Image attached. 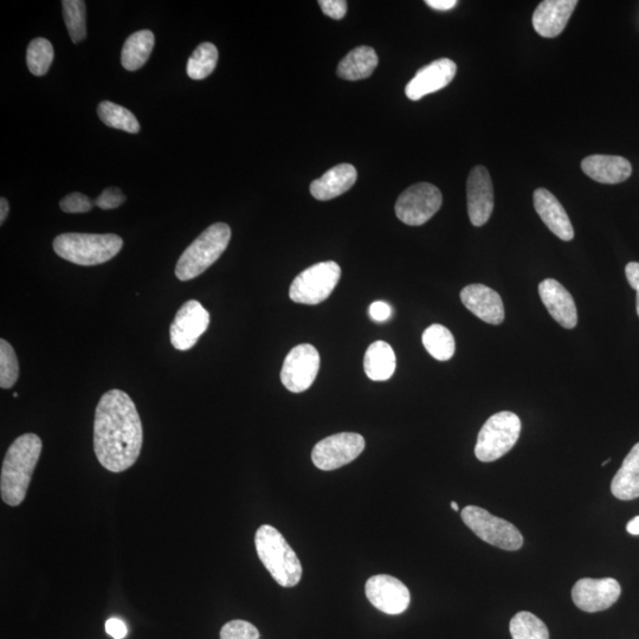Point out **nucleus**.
Returning <instances> with one entry per match:
<instances>
[{
    "mask_svg": "<svg viewBox=\"0 0 639 639\" xmlns=\"http://www.w3.org/2000/svg\"><path fill=\"white\" fill-rule=\"evenodd\" d=\"M340 276L341 268L337 262L314 264L295 277L289 289V298L301 305H319L331 296Z\"/></svg>",
    "mask_w": 639,
    "mask_h": 639,
    "instance_id": "0eeeda50",
    "label": "nucleus"
},
{
    "mask_svg": "<svg viewBox=\"0 0 639 639\" xmlns=\"http://www.w3.org/2000/svg\"><path fill=\"white\" fill-rule=\"evenodd\" d=\"M451 508H453L455 512L460 511V508H458V505L455 501L451 502Z\"/></svg>",
    "mask_w": 639,
    "mask_h": 639,
    "instance_id": "c03bdc74",
    "label": "nucleus"
},
{
    "mask_svg": "<svg viewBox=\"0 0 639 639\" xmlns=\"http://www.w3.org/2000/svg\"><path fill=\"white\" fill-rule=\"evenodd\" d=\"M425 4L437 11H448L454 9L457 2L456 0H426Z\"/></svg>",
    "mask_w": 639,
    "mask_h": 639,
    "instance_id": "a19ab883",
    "label": "nucleus"
},
{
    "mask_svg": "<svg viewBox=\"0 0 639 639\" xmlns=\"http://www.w3.org/2000/svg\"><path fill=\"white\" fill-rule=\"evenodd\" d=\"M621 593L622 587L616 579L584 578L573 586L572 599L578 609L593 613L610 609Z\"/></svg>",
    "mask_w": 639,
    "mask_h": 639,
    "instance_id": "4468645a",
    "label": "nucleus"
},
{
    "mask_svg": "<svg viewBox=\"0 0 639 639\" xmlns=\"http://www.w3.org/2000/svg\"><path fill=\"white\" fill-rule=\"evenodd\" d=\"M539 295L548 313L561 327L573 329L578 325L576 302L563 284L546 279L539 284Z\"/></svg>",
    "mask_w": 639,
    "mask_h": 639,
    "instance_id": "a211bd4d",
    "label": "nucleus"
},
{
    "mask_svg": "<svg viewBox=\"0 0 639 639\" xmlns=\"http://www.w3.org/2000/svg\"><path fill=\"white\" fill-rule=\"evenodd\" d=\"M320 370V354L312 345L303 344L293 348L284 360L281 380L293 393L305 392L313 385Z\"/></svg>",
    "mask_w": 639,
    "mask_h": 639,
    "instance_id": "9b49d317",
    "label": "nucleus"
},
{
    "mask_svg": "<svg viewBox=\"0 0 639 639\" xmlns=\"http://www.w3.org/2000/svg\"><path fill=\"white\" fill-rule=\"evenodd\" d=\"M255 546L258 558L277 584L282 587H294L301 582L300 559L276 528L270 525L258 528Z\"/></svg>",
    "mask_w": 639,
    "mask_h": 639,
    "instance_id": "7ed1b4c3",
    "label": "nucleus"
},
{
    "mask_svg": "<svg viewBox=\"0 0 639 639\" xmlns=\"http://www.w3.org/2000/svg\"><path fill=\"white\" fill-rule=\"evenodd\" d=\"M62 6L70 40L74 43L82 42L87 36L86 3L83 0H64Z\"/></svg>",
    "mask_w": 639,
    "mask_h": 639,
    "instance_id": "7c9ffc66",
    "label": "nucleus"
},
{
    "mask_svg": "<svg viewBox=\"0 0 639 639\" xmlns=\"http://www.w3.org/2000/svg\"><path fill=\"white\" fill-rule=\"evenodd\" d=\"M461 301L468 311L490 325L505 321V306L499 293L484 284H470L461 292Z\"/></svg>",
    "mask_w": 639,
    "mask_h": 639,
    "instance_id": "f3484780",
    "label": "nucleus"
},
{
    "mask_svg": "<svg viewBox=\"0 0 639 639\" xmlns=\"http://www.w3.org/2000/svg\"><path fill=\"white\" fill-rule=\"evenodd\" d=\"M468 215L474 227H483L494 210L492 178L486 167L476 166L471 170L467 182Z\"/></svg>",
    "mask_w": 639,
    "mask_h": 639,
    "instance_id": "2eb2a0df",
    "label": "nucleus"
},
{
    "mask_svg": "<svg viewBox=\"0 0 639 639\" xmlns=\"http://www.w3.org/2000/svg\"><path fill=\"white\" fill-rule=\"evenodd\" d=\"M54 47L47 38H35L28 47L27 64L30 73L43 76L48 73L54 61Z\"/></svg>",
    "mask_w": 639,
    "mask_h": 639,
    "instance_id": "2f4dec72",
    "label": "nucleus"
},
{
    "mask_svg": "<svg viewBox=\"0 0 639 639\" xmlns=\"http://www.w3.org/2000/svg\"><path fill=\"white\" fill-rule=\"evenodd\" d=\"M443 196L435 185L419 183L406 189L396 203L399 221L411 227H419L429 222L441 209Z\"/></svg>",
    "mask_w": 639,
    "mask_h": 639,
    "instance_id": "1a4fd4ad",
    "label": "nucleus"
},
{
    "mask_svg": "<svg viewBox=\"0 0 639 639\" xmlns=\"http://www.w3.org/2000/svg\"><path fill=\"white\" fill-rule=\"evenodd\" d=\"M396 354L385 341H376L367 348L364 358L366 376L373 382H385L396 371Z\"/></svg>",
    "mask_w": 639,
    "mask_h": 639,
    "instance_id": "b1692460",
    "label": "nucleus"
},
{
    "mask_svg": "<svg viewBox=\"0 0 639 639\" xmlns=\"http://www.w3.org/2000/svg\"><path fill=\"white\" fill-rule=\"evenodd\" d=\"M55 253L79 266H98L120 253L124 241L118 235L62 234L54 241Z\"/></svg>",
    "mask_w": 639,
    "mask_h": 639,
    "instance_id": "20e7f679",
    "label": "nucleus"
},
{
    "mask_svg": "<svg viewBox=\"0 0 639 639\" xmlns=\"http://www.w3.org/2000/svg\"><path fill=\"white\" fill-rule=\"evenodd\" d=\"M230 240L231 229L228 224H212L180 256L176 267L178 280L190 281L202 275L223 255Z\"/></svg>",
    "mask_w": 639,
    "mask_h": 639,
    "instance_id": "39448f33",
    "label": "nucleus"
},
{
    "mask_svg": "<svg viewBox=\"0 0 639 639\" xmlns=\"http://www.w3.org/2000/svg\"><path fill=\"white\" fill-rule=\"evenodd\" d=\"M423 345L432 358L440 361H448L454 357L456 344L454 335L447 327L432 325L423 333Z\"/></svg>",
    "mask_w": 639,
    "mask_h": 639,
    "instance_id": "bb28decb",
    "label": "nucleus"
},
{
    "mask_svg": "<svg viewBox=\"0 0 639 639\" xmlns=\"http://www.w3.org/2000/svg\"><path fill=\"white\" fill-rule=\"evenodd\" d=\"M218 62V49L215 44L205 42L193 51L187 62V75L192 80H204L216 69Z\"/></svg>",
    "mask_w": 639,
    "mask_h": 639,
    "instance_id": "c85d7f7f",
    "label": "nucleus"
},
{
    "mask_svg": "<svg viewBox=\"0 0 639 639\" xmlns=\"http://www.w3.org/2000/svg\"><path fill=\"white\" fill-rule=\"evenodd\" d=\"M365 592L374 608L386 615H400L408 610L411 602L408 587L387 574H378L367 580Z\"/></svg>",
    "mask_w": 639,
    "mask_h": 639,
    "instance_id": "ddd939ff",
    "label": "nucleus"
},
{
    "mask_svg": "<svg viewBox=\"0 0 639 639\" xmlns=\"http://www.w3.org/2000/svg\"><path fill=\"white\" fill-rule=\"evenodd\" d=\"M19 377V364L14 347L4 339L0 340V386L11 389Z\"/></svg>",
    "mask_w": 639,
    "mask_h": 639,
    "instance_id": "473e14b6",
    "label": "nucleus"
},
{
    "mask_svg": "<svg viewBox=\"0 0 639 639\" xmlns=\"http://www.w3.org/2000/svg\"><path fill=\"white\" fill-rule=\"evenodd\" d=\"M509 631L513 639H550L546 624L526 611L516 613L509 624Z\"/></svg>",
    "mask_w": 639,
    "mask_h": 639,
    "instance_id": "c756f323",
    "label": "nucleus"
},
{
    "mask_svg": "<svg viewBox=\"0 0 639 639\" xmlns=\"http://www.w3.org/2000/svg\"><path fill=\"white\" fill-rule=\"evenodd\" d=\"M582 169L587 177L600 184H619L628 180L632 173V166L628 159L618 156L586 157L582 161Z\"/></svg>",
    "mask_w": 639,
    "mask_h": 639,
    "instance_id": "412c9836",
    "label": "nucleus"
},
{
    "mask_svg": "<svg viewBox=\"0 0 639 639\" xmlns=\"http://www.w3.org/2000/svg\"><path fill=\"white\" fill-rule=\"evenodd\" d=\"M610 461H611V458H609V460L604 461V462L602 463V466H603V467H605V466H606V464H609V463H610Z\"/></svg>",
    "mask_w": 639,
    "mask_h": 639,
    "instance_id": "a18cd8bd",
    "label": "nucleus"
},
{
    "mask_svg": "<svg viewBox=\"0 0 639 639\" xmlns=\"http://www.w3.org/2000/svg\"><path fill=\"white\" fill-rule=\"evenodd\" d=\"M533 203L542 222L561 241L570 242L574 237V229L564 206L546 189L534 191Z\"/></svg>",
    "mask_w": 639,
    "mask_h": 639,
    "instance_id": "aec40b11",
    "label": "nucleus"
},
{
    "mask_svg": "<svg viewBox=\"0 0 639 639\" xmlns=\"http://www.w3.org/2000/svg\"><path fill=\"white\" fill-rule=\"evenodd\" d=\"M358 172L351 164H340L328 170L324 176L314 180L311 193L315 199L331 200L344 195L357 182Z\"/></svg>",
    "mask_w": 639,
    "mask_h": 639,
    "instance_id": "4be33fe9",
    "label": "nucleus"
},
{
    "mask_svg": "<svg viewBox=\"0 0 639 639\" xmlns=\"http://www.w3.org/2000/svg\"><path fill=\"white\" fill-rule=\"evenodd\" d=\"M521 434V421L513 412L502 411L490 417L480 430L475 447L477 460H499L514 448Z\"/></svg>",
    "mask_w": 639,
    "mask_h": 639,
    "instance_id": "423d86ee",
    "label": "nucleus"
},
{
    "mask_svg": "<svg viewBox=\"0 0 639 639\" xmlns=\"http://www.w3.org/2000/svg\"><path fill=\"white\" fill-rule=\"evenodd\" d=\"M153 32L150 30H141L134 32L129 36L122 48L121 63L128 71H135L144 67V64L150 58L154 48Z\"/></svg>",
    "mask_w": 639,
    "mask_h": 639,
    "instance_id": "a878e982",
    "label": "nucleus"
},
{
    "mask_svg": "<svg viewBox=\"0 0 639 639\" xmlns=\"http://www.w3.org/2000/svg\"><path fill=\"white\" fill-rule=\"evenodd\" d=\"M144 443V430L131 397L111 390L100 399L95 411L94 453L101 466L122 473L134 466Z\"/></svg>",
    "mask_w": 639,
    "mask_h": 639,
    "instance_id": "f257e3e1",
    "label": "nucleus"
},
{
    "mask_svg": "<svg viewBox=\"0 0 639 639\" xmlns=\"http://www.w3.org/2000/svg\"><path fill=\"white\" fill-rule=\"evenodd\" d=\"M626 531L632 535H639V516L629 522L628 526H626Z\"/></svg>",
    "mask_w": 639,
    "mask_h": 639,
    "instance_id": "37998d69",
    "label": "nucleus"
},
{
    "mask_svg": "<svg viewBox=\"0 0 639 639\" xmlns=\"http://www.w3.org/2000/svg\"><path fill=\"white\" fill-rule=\"evenodd\" d=\"M378 62L376 50L361 45L342 58L338 66V75L347 81L364 80L373 74Z\"/></svg>",
    "mask_w": 639,
    "mask_h": 639,
    "instance_id": "393cba45",
    "label": "nucleus"
},
{
    "mask_svg": "<svg viewBox=\"0 0 639 639\" xmlns=\"http://www.w3.org/2000/svg\"><path fill=\"white\" fill-rule=\"evenodd\" d=\"M126 202V196L118 187H109L103 191L98 199L95 200V205L99 206L102 210H112L119 208Z\"/></svg>",
    "mask_w": 639,
    "mask_h": 639,
    "instance_id": "c9c22d12",
    "label": "nucleus"
},
{
    "mask_svg": "<svg viewBox=\"0 0 639 639\" xmlns=\"http://www.w3.org/2000/svg\"><path fill=\"white\" fill-rule=\"evenodd\" d=\"M611 493L618 500L631 501L639 497V443L624 458L621 469L611 483Z\"/></svg>",
    "mask_w": 639,
    "mask_h": 639,
    "instance_id": "5701e85b",
    "label": "nucleus"
},
{
    "mask_svg": "<svg viewBox=\"0 0 639 639\" xmlns=\"http://www.w3.org/2000/svg\"><path fill=\"white\" fill-rule=\"evenodd\" d=\"M322 12L333 19H342L347 14V3L345 0H320Z\"/></svg>",
    "mask_w": 639,
    "mask_h": 639,
    "instance_id": "e433bc0d",
    "label": "nucleus"
},
{
    "mask_svg": "<svg viewBox=\"0 0 639 639\" xmlns=\"http://www.w3.org/2000/svg\"><path fill=\"white\" fill-rule=\"evenodd\" d=\"M577 5V0H545L534 11V30L546 38L559 36L565 30Z\"/></svg>",
    "mask_w": 639,
    "mask_h": 639,
    "instance_id": "6ab92c4d",
    "label": "nucleus"
},
{
    "mask_svg": "<svg viewBox=\"0 0 639 639\" xmlns=\"http://www.w3.org/2000/svg\"><path fill=\"white\" fill-rule=\"evenodd\" d=\"M98 114L103 124L108 127L132 134L140 132V124L135 115L125 107L116 105V103L101 102L98 107Z\"/></svg>",
    "mask_w": 639,
    "mask_h": 639,
    "instance_id": "cd10ccee",
    "label": "nucleus"
},
{
    "mask_svg": "<svg viewBox=\"0 0 639 639\" xmlns=\"http://www.w3.org/2000/svg\"><path fill=\"white\" fill-rule=\"evenodd\" d=\"M9 211L10 206L8 199L2 197V199H0V223L3 224L5 222V219L8 218Z\"/></svg>",
    "mask_w": 639,
    "mask_h": 639,
    "instance_id": "79ce46f5",
    "label": "nucleus"
},
{
    "mask_svg": "<svg viewBox=\"0 0 639 639\" xmlns=\"http://www.w3.org/2000/svg\"><path fill=\"white\" fill-rule=\"evenodd\" d=\"M95 203L82 193L74 192L61 200L60 208L66 213H86L93 209Z\"/></svg>",
    "mask_w": 639,
    "mask_h": 639,
    "instance_id": "f704fd0d",
    "label": "nucleus"
},
{
    "mask_svg": "<svg viewBox=\"0 0 639 639\" xmlns=\"http://www.w3.org/2000/svg\"><path fill=\"white\" fill-rule=\"evenodd\" d=\"M457 66L449 58H441L417 71V74L405 88V94L412 101H418L424 96L436 93L450 85L455 79Z\"/></svg>",
    "mask_w": 639,
    "mask_h": 639,
    "instance_id": "dca6fc26",
    "label": "nucleus"
},
{
    "mask_svg": "<svg viewBox=\"0 0 639 639\" xmlns=\"http://www.w3.org/2000/svg\"><path fill=\"white\" fill-rule=\"evenodd\" d=\"M107 634L114 639H124L127 636V626L119 618H111L106 622Z\"/></svg>",
    "mask_w": 639,
    "mask_h": 639,
    "instance_id": "ea45409f",
    "label": "nucleus"
},
{
    "mask_svg": "<svg viewBox=\"0 0 639 639\" xmlns=\"http://www.w3.org/2000/svg\"><path fill=\"white\" fill-rule=\"evenodd\" d=\"M462 520L477 537L505 551H519L524 538L511 522L497 518L486 509L468 506L463 509Z\"/></svg>",
    "mask_w": 639,
    "mask_h": 639,
    "instance_id": "6e6552de",
    "label": "nucleus"
},
{
    "mask_svg": "<svg viewBox=\"0 0 639 639\" xmlns=\"http://www.w3.org/2000/svg\"><path fill=\"white\" fill-rule=\"evenodd\" d=\"M42 449L40 436L25 434L6 451L0 474V494L6 505L17 507L25 500Z\"/></svg>",
    "mask_w": 639,
    "mask_h": 639,
    "instance_id": "f03ea898",
    "label": "nucleus"
},
{
    "mask_svg": "<svg viewBox=\"0 0 639 639\" xmlns=\"http://www.w3.org/2000/svg\"><path fill=\"white\" fill-rule=\"evenodd\" d=\"M625 275L626 279L632 288H634L637 292L636 296V309L637 315L639 316V263L638 262H630L628 266L625 267Z\"/></svg>",
    "mask_w": 639,
    "mask_h": 639,
    "instance_id": "58836bf2",
    "label": "nucleus"
},
{
    "mask_svg": "<svg viewBox=\"0 0 639 639\" xmlns=\"http://www.w3.org/2000/svg\"><path fill=\"white\" fill-rule=\"evenodd\" d=\"M364 437L353 432L329 436L315 445L312 460L316 468L325 471L339 469L350 464L363 453Z\"/></svg>",
    "mask_w": 639,
    "mask_h": 639,
    "instance_id": "9d476101",
    "label": "nucleus"
},
{
    "mask_svg": "<svg viewBox=\"0 0 639 639\" xmlns=\"http://www.w3.org/2000/svg\"><path fill=\"white\" fill-rule=\"evenodd\" d=\"M392 315V308L384 301L373 302L370 306V316L372 320L383 322L389 320Z\"/></svg>",
    "mask_w": 639,
    "mask_h": 639,
    "instance_id": "4c0bfd02",
    "label": "nucleus"
},
{
    "mask_svg": "<svg viewBox=\"0 0 639 639\" xmlns=\"http://www.w3.org/2000/svg\"><path fill=\"white\" fill-rule=\"evenodd\" d=\"M210 314L202 303L190 300L179 309L170 327L172 345L178 351H189L208 331Z\"/></svg>",
    "mask_w": 639,
    "mask_h": 639,
    "instance_id": "f8f14e48",
    "label": "nucleus"
},
{
    "mask_svg": "<svg viewBox=\"0 0 639 639\" xmlns=\"http://www.w3.org/2000/svg\"><path fill=\"white\" fill-rule=\"evenodd\" d=\"M221 639H260V631L247 621H231L221 630Z\"/></svg>",
    "mask_w": 639,
    "mask_h": 639,
    "instance_id": "72a5a7b5",
    "label": "nucleus"
}]
</instances>
